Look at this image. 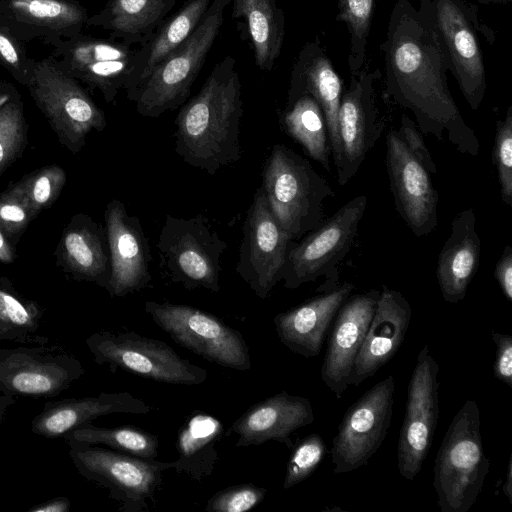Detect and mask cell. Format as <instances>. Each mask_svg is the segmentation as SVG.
<instances>
[{
  "mask_svg": "<svg viewBox=\"0 0 512 512\" xmlns=\"http://www.w3.org/2000/svg\"><path fill=\"white\" fill-rule=\"evenodd\" d=\"M386 88L401 107L410 110L423 135L448 142L461 154L477 156L480 142L450 93L447 64L429 0L416 10L399 0L391 14L387 40Z\"/></svg>",
  "mask_w": 512,
  "mask_h": 512,
  "instance_id": "1",
  "label": "cell"
},
{
  "mask_svg": "<svg viewBox=\"0 0 512 512\" xmlns=\"http://www.w3.org/2000/svg\"><path fill=\"white\" fill-rule=\"evenodd\" d=\"M241 83L235 59L218 62L199 92L181 106L175 125V151L185 163L214 175L241 157Z\"/></svg>",
  "mask_w": 512,
  "mask_h": 512,
  "instance_id": "2",
  "label": "cell"
},
{
  "mask_svg": "<svg viewBox=\"0 0 512 512\" xmlns=\"http://www.w3.org/2000/svg\"><path fill=\"white\" fill-rule=\"evenodd\" d=\"M480 409L467 400L448 426L437 451L433 487L441 512H468L489 472L481 431Z\"/></svg>",
  "mask_w": 512,
  "mask_h": 512,
  "instance_id": "3",
  "label": "cell"
},
{
  "mask_svg": "<svg viewBox=\"0 0 512 512\" xmlns=\"http://www.w3.org/2000/svg\"><path fill=\"white\" fill-rule=\"evenodd\" d=\"M262 187L272 213L292 241L322 224L323 203L335 195L306 158L283 144L271 150Z\"/></svg>",
  "mask_w": 512,
  "mask_h": 512,
  "instance_id": "4",
  "label": "cell"
},
{
  "mask_svg": "<svg viewBox=\"0 0 512 512\" xmlns=\"http://www.w3.org/2000/svg\"><path fill=\"white\" fill-rule=\"evenodd\" d=\"M230 3L231 0H212L192 34L127 96L135 103L140 115L156 118L185 104L220 32L225 9Z\"/></svg>",
  "mask_w": 512,
  "mask_h": 512,
  "instance_id": "5",
  "label": "cell"
},
{
  "mask_svg": "<svg viewBox=\"0 0 512 512\" xmlns=\"http://www.w3.org/2000/svg\"><path fill=\"white\" fill-rule=\"evenodd\" d=\"M367 206V197L348 201L316 229L292 243L282 270L284 287L296 289L324 277L316 291L323 293L339 285L338 266L350 251Z\"/></svg>",
  "mask_w": 512,
  "mask_h": 512,
  "instance_id": "6",
  "label": "cell"
},
{
  "mask_svg": "<svg viewBox=\"0 0 512 512\" xmlns=\"http://www.w3.org/2000/svg\"><path fill=\"white\" fill-rule=\"evenodd\" d=\"M227 247L202 215H166L157 242L160 266L173 282L215 293L220 291L221 257Z\"/></svg>",
  "mask_w": 512,
  "mask_h": 512,
  "instance_id": "7",
  "label": "cell"
},
{
  "mask_svg": "<svg viewBox=\"0 0 512 512\" xmlns=\"http://www.w3.org/2000/svg\"><path fill=\"white\" fill-rule=\"evenodd\" d=\"M69 456L85 479L108 490L124 512H142L155 501L171 462L147 460L98 445L68 443Z\"/></svg>",
  "mask_w": 512,
  "mask_h": 512,
  "instance_id": "8",
  "label": "cell"
},
{
  "mask_svg": "<svg viewBox=\"0 0 512 512\" xmlns=\"http://www.w3.org/2000/svg\"><path fill=\"white\" fill-rule=\"evenodd\" d=\"M86 345L99 365L121 369L157 382L199 385L207 372L181 357L165 342L133 331H99L86 339Z\"/></svg>",
  "mask_w": 512,
  "mask_h": 512,
  "instance_id": "9",
  "label": "cell"
},
{
  "mask_svg": "<svg viewBox=\"0 0 512 512\" xmlns=\"http://www.w3.org/2000/svg\"><path fill=\"white\" fill-rule=\"evenodd\" d=\"M144 307L153 322L179 346L226 368H251L242 334L215 315L185 304L147 301Z\"/></svg>",
  "mask_w": 512,
  "mask_h": 512,
  "instance_id": "10",
  "label": "cell"
},
{
  "mask_svg": "<svg viewBox=\"0 0 512 512\" xmlns=\"http://www.w3.org/2000/svg\"><path fill=\"white\" fill-rule=\"evenodd\" d=\"M27 85L59 141L70 152L78 153L92 130L105 129L103 111L71 76L49 61L35 65Z\"/></svg>",
  "mask_w": 512,
  "mask_h": 512,
  "instance_id": "11",
  "label": "cell"
},
{
  "mask_svg": "<svg viewBox=\"0 0 512 512\" xmlns=\"http://www.w3.org/2000/svg\"><path fill=\"white\" fill-rule=\"evenodd\" d=\"M394 393V377L389 375L347 409L330 450L335 474L367 465L378 451L391 424Z\"/></svg>",
  "mask_w": 512,
  "mask_h": 512,
  "instance_id": "12",
  "label": "cell"
},
{
  "mask_svg": "<svg viewBox=\"0 0 512 512\" xmlns=\"http://www.w3.org/2000/svg\"><path fill=\"white\" fill-rule=\"evenodd\" d=\"M85 374L81 361L57 345L0 348V392L53 398Z\"/></svg>",
  "mask_w": 512,
  "mask_h": 512,
  "instance_id": "13",
  "label": "cell"
},
{
  "mask_svg": "<svg viewBox=\"0 0 512 512\" xmlns=\"http://www.w3.org/2000/svg\"><path fill=\"white\" fill-rule=\"evenodd\" d=\"M439 371L428 345H424L408 383L397 445L398 471L406 480H413L420 473L433 442L440 411Z\"/></svg>",
  "mask_w": 512,
  "mask_h": 512,
  "instance_id": "14",
  "label": "cell"
},
{
  "mask_svg": "<svg viewBox=\"0 0 512 512\" xmlns=\"http://www.w3.org/2000/svg\"><path fill=\"white\" fill-rule=\"evenodd\" d=\"M146 46H129L116 40L80 37L64 54L69 76L98 89L107 103H115L121 90L127 96L137 87Z\"/></svg>",
  "mask_w": 512,
  "mask_h": 512,
  "instance_id": "15",
  "label": "cell"
},
{
  "mask_svg": "<svg viewBox=\"0 0 512 512\" xmlns=\"http://www.w3.org/2000/svg\"><path fill=\"white\" fill-rule=\"evenodd\" d=\"M293 242L272 213L263 187H259L243 225L236 272L260 299H266L281 281Z\"/></svg>",
  "mask_w": 512,
  "mask_h": 512,
  "instance_id": "16",
  "label": "cell"
},
{
  "mask_svg": "<svg viewBox=\"0 0 512 512\" xmlns=\"http://www.w3.org/2000/svg\"><path fill=\"white\" fill-rule=\"evenodd\" d=\"M377 75L376 72L366 70L353 73L350 85L341 97L338 128L342 159L336 170L337 181L341 186L356 175L385 128L374 87Z\"/></svg>",
  "mask_w": 512,
  "mask_h": 512,
  "instance_id": "17",
  "label": "cell"
},
{
  "mask_svg": "<svg viewBox=\"0 0 512 512\" xmlns=\"http://www.w3.org/2000/svg\"><path fill=\"white\" fill-rule=\"evenodd\" d=\"M386 168L396 211L416 237L430 234L438 223V193L395 129L386 135Z\"/></svg>",
  "mask_w": 512,
  "mask_h": 512,
  "instance_id": "18",
  "label": "cell"
},
{
  "mask_svg": "<svg viewBox=\"0 0 512 512\" xmlns=\"http://www.w3.org/2000/svg\"><path fill=\"white\" fill-rule=\"evenodd\" d=\"M430 11L445 55L469 106H480L486 77L479 42L463 5L457 0H429Z\"/></svg>",
  "mask_w": 512,
  "mask_h": 512,
  "instance_id": "19",
  "label": "cell"
},
{
  "mask_svg": "<svg viewBox=\"0 0 512 512\" xmlns=\"http://www.w3.org/2000/svg\"><path fill=\"white\" fill-rule=\"evenodd\" d=\"M105 224L111 265L106 290L112 297H123L145 288L152 278V256L140 219L113 199L105 210Z\"/></svg>",
  "mask_w": 512,
  "mask_h": 512,
  "instance_id": "20",
  "label": "cell"
},
{
  "mask_svg": "<svg viewBox=\"0 0 512 512\" xmlns=\"http://www.w3.org/2000/svg\"><path fill=\"white\" fill-rule=\"evenodd\" d=\"M380 290L350 295L338 310L321 366V379L337 399L348 386L354 363L374 315Z\"/></svg>",
  "mask_w": 512,
  "mask_h": 512,
  "instance_id": "21",
  "label": "cell"
},
{
  "mask_svg": "<svg viewBox=\"0 0 512 512\" xmlns=\"http://www.w3.org/2000/svg\"><path fill=\"white\" fill-rule=\"evenodd\" d=\"M408 300L382 286L374 315L354 363L351 384L359 386L388 363L401 347L411 321Z\"/></svg>",
  "mask_w": 512,
  "mask_h": 512,
  "instance_id": "22",
  "label": "cell"
},
{
  "mask_svg": "<svg viewBox=\"0 0 512 512\" xmlns=\"http://www.w3.org/2000/svg\"><path fill=\"white\" fill-rule=\"evenodd\" d=\"M315 420L308 398L281 391L251 406L231 425L229 432L238 436L235 446L261 445L277 441L291 449V435Z\"/></svg>",
  "mask_w": 512,
  "mask_h": 512,
  "instance_id": "23",
  "label": "cell"
},
{
  "mask_svg": "<svg viewBox=\"0 0 512 512\" xmlns=\"http://www.w3.org/2000/svg\"><path fill=\"white\" fill-rule=\"evenodd\" d=\"M302 94L311 95L323 111L332 161L337 170L342 159L338 112L343 84L318 41L307 43L302 48L292 69L287 101Z\"/></svg>",
  "mask_w": 512,
  "mask_h": 512,
  "instance_id": "24",
  "label": "cell"
},
{
  "mask_svg": "<svg viewBox=\"0 0 512 512\" xmlns=\"http://www.w3.org/2000/svg\"><path fill=\"white\" fill-rule=\"evenodd\" d=\"M354 289V284L344 282L331 291L278 313L273 322L281 343L306 358L319 355L338 310Z\"/></svg>",
  "mask_w": 512,
  "mask_h": 512,
  "instance_id": "25",
  "label": "cell"
},
{
  "mask_svg": "<svg viewBox=\"0 0 512 512\" xmlns=\"http://www.w3.org/2000/svg\"><path fill=\"white\" fill-rule=\"evenodd\" d=\"M151 407L131 393L101 392L97 396L47 401L31 430L45 438L63 437L74 428L113 413L147 414Z\"/></svg>",
  "mask_w": 512,
  "mask_h": 512,
  "instance_id": "26",
  "label": "cell"
},
{
  "mask_svg": "<svg viewBox=\"0 0 512 512\" xmlns=\"http://www.w3.org/2000/svg\"><path fill=\"white\" fill-rule=\"evenodd\" d=\"M480 256L481 241L476 231V217L473 208H468L452 220L450 236L438 256L436 278L447 303L456 304L465 298L478 270Z\"/></svg>",
  "mask_w": 512,
  "mask_h": 512,
  "instance_id": "27",
  "label": "cell"
},
{
  "mask_svg": "<svg viewBox=\"0 0 512 512\" xmlns=\"http://www.w3.org/2000/svg\"><path fill=\"white\" fill-rule=\"evenodd\" d=\"M104 231L89 216L78 214L66 227L57 249L62 267L79 280L107 289L110 254Z\"/></svg>",
  "mask_w": 512,
  "mask_h": 512,
  "instance_id": "28",
  "label": "cell"
},
{
  "mask_svg": "<svg viewBox=\"0 0 512 512\" xmlns=\"http://www.w3.org/2000/svg\"><path fill=\"white\" fill-rule=\"evenodd\" d=\"M177 0H110L89 22L110 32L112 40L145 46L167 19Z\"/></svg>",
  "mask_w": 512,
  "mask_h": 512,
  "instance_id": "29",
  "label": "cell"
},
{
  "mask_svg": "<svg viewBox=\"0 0 512 512\" xmlns=\"http://www.w3.org/2000/svg\"><path fill=\"white\" fill-rule=\"evenodd\" d=\"M222 434L223 425L217 418L193 412L179 429L176 441L178 458L171 462V468L196 481L207 478L219 459L216 445Z\"/></svg>",
  "mask_w": 512,
  "mask_h": 512,
  "instance_id": "30",
  "label": "cell"
},
{
  "mask_svg": "<svg viewBox=\"0 0 512 512\" xmlns=\"http://www.w3.org/2000/svg\"><path fill=\"white\" fill-rule=\"evenodd\" d=\"M232 18L241 20L251 42L257 67L269 72L284 40V13L276 0H231Z\"/></svg>",
  "mask_w": 512,
  "mask_h": 512,
  "instance_id": "31",
  "label": "cell"
},
{
  "mask_svg": "<svg viewBox=\"0 0 512 512\" xmlns=\"http://www.w3.org/2000/svg\"><path fill=\"white\" fill-rule=\"evenodd\" d=\"M285 132L298 142L307 154L331 171V145L324 114L317 101L309 94L287 101L281 116Z\"/></svg>",
  "mask_w": 512,
  "mask_h": 512,
  "instance_id": "32",
  "label": "cell"
},
{
  "mask_svg": "<svg viewBox=\"0 0 512 512\" xmlns=\"http://www.w3.org/2000/svg\"><path fill=\"white\" fill-rule=\"evenodd\" d=\"M44 311L35 301L24 298L6 278H0V341L22 344L46 343L37 335Z\"/></svg>",
  "mask_w": 512,
  "mask_h": 512,
  "instance_id": "33",
  "label": "cell"
},
{
  "mask_svg": "<svg viewBox=\"0 0 512 512\" xmlns=\"http://www.w3.org/2000/svg\"><path fill=\"white\" fill-rule=\"evenodd\" d=\"M211 2L212 0H188L175 15L163 22L152 40L145 45V62L138 85L192 34Z\"/></svg>",
  "mask_w": 512,
  "mask_h": 512,
  "instance_id": "34",
  "label": "cell"
},
{
  "mask_svg": "<svg viewBox=\"0 0 512 512\" xmlns=\"http://www.w3.org/2000/svg\"><path fill=\"white\" fill-rule=\"evenodd\" d=\"M62 438L67 443L103 445L147 460H155L158 456V437L131 426L103 428L89 422L74 428Z\"/></svg>",
  "mask_w": 512,
  "mask_h": 512,
  "instance_id": "35",
  "label": "cell"
},
{
  "mask_svg": "<svg viewBox=\"0 0 512 512\" xmlns=\"http://www.w3.org/2000/svg\"><path fill=\"white\" fill-rule=\"evenodd\" d=\"M16 19L49 29L81 26L86 20L82 7L61 0H10Z\"/></svg>",
  "mask_w": 512,
  "mask_h": 512,
  "instance_id": "36",
  "label": "cell"
},
{
  "mask_svg": "<svg viewBox=\"0 0 512 512\" xmlns=\"http://www.w3.org/2000/svg\"><path fill=\"white\" fill-rule=\"evenodd\" d=\"M65 183L66 172L58 165H50L29 174L13 188L36 217L55 202Z\"/></svg>",
  "mask_w": 512,
  "mask_h": 512,
  "instance_id": "37",
  "label": "cell"
},
{
  "mask_svg": "<svg viewBox=\"0 0 512 512\" xmlns=\"http://www.w3.org/2000/svg\"><path fill=\"white\" fill-rule=\"evenodd\" d=\"M337 3V18L347 24L351 35L349 67L355 73L364 62L375 0H337Z\"/></svg>",
  "mask_w": 512,
  "mask_h": 512,
  "instance_id": "38",
  "label": "cell"
},
{
  "mask_svg": "<svg viewBox=\"0 0 512 512\" xmlns=\"http://www.w3.org/2000/svg\"><path fill=\"white\" fill-rule=\"evenodd\" d=\"M283 481L285 490L308 478L323 461L327 447L322 436L311 433L292 448Z\"/></svg>",
  "mask_w": 512,
  "mask_h": 512,
  "instance_id": "39",
  "label": "cell"
},
{
  "mask_svg": "<svg viewBox=\"0 0 512 512\" xmlns=\"http://www.w3.org/2000/svg\"><path fill=\"white\" fill-rule=\"evenodd\" d=\"M492 162L496 169L501 199L512 206V106L503 120L496 123Z\"/></svg>",
  "mask_w": 512,
  "mask_h": 512,
  "instance_id": "40",
  "label": "cell"
},
{
  "mask_svg": "<svg viewBox=\"0 0 512 512\" xmlns=\"http://www.w3.org/2000/svg\"><path fill=\"white\" fill-rule=\"evenodd\" d=\"M25 140L22 109L16 102H7L0 111V174L20 155Z\"/></svg>",
  "mask_w": 512,
  "mask_h": 512,
  "instance_id": "41",
  "label": "cell"
},
{
  "mask_svg": "<svg viewBox=\"0 0 512 512\" xmlns=\"http://www.w3.org/2000/svg\"><path fill=\"white\" fill-rule=\"evenodd\" d=\"M267 490L254 484L227 487L215 493L206 503L208 512H246L256 507Z\"/></svg>",
  "mask_w": 512,
  "mask_h": 512,
  "instance_id": "42",
  "label": "cell"
},
{
  "mask_svg": "<svg viewBox=\"0 0 512 512\" xmlns=\"http://www.w3.org/2000/svg\"><path fill=\"white\" fill-rule=\"evenodd\" d=\"M35 218L23 198L13 187L0 195V229L15 236Z\"/></svg>",
  "mask_w": 512,
  "mask_h": 512,
  "instance_id": "43",
  "label": "cell"
},
{
  "mask_svg": "<svg viewBox=\"0 0 512 512\" xmlns=\"http://www.w3.org/2000/svg\"><path fill=\"white\" fill-rule=\"evenodd\" d=\"M402 140L419 160V162L426 168L430 174H435L437 169L423 138V134L419 131L417 125L407 115L401 118V125L397 130Z\"/></svg>",
  "mask_w": 512,
  "mask_h": 512,
  "instance_id": "44",
  "label": "cell"
},
{
  "mask_svg": "<svg viewBox=\"0 0 512 512\" xmlns=\"http://www.w3.org/2000/svg\"><path fill=\"white\" fill-rule=\"evenodd\" d=\"M491 338L496 346L493 375L512 388V337L492 330Z\"/></svg>",
  "mask_w": 512,
  "mask_h": 512,
  "instance_id": "45",
  "label": "cell"
},
{
  "mask_svg": "<svg viewBox=\"0 0 512 512\" xmlns=\"http://www.w3.org/2000/svg\"><path fill=\"white\" fill-rule=\"evenodd\" d=\"M494 277L504 297L512 302V248L506 245L494 270Z\"/></svg>",
  "mask_w": 512,
  "mask_h": 512,
  "instance_id": "46",
  "label": "cell"
},
{
  "mask_svg": "<svg viewBox=\"0 0 512 512\" xmlns=\"http://www.w3.org/2000/svg\"><path fill=\"white\" fill-rule=\"evenodd\" d=\"M0 61L12 71H20L21 53L16 42L0 29Z\"/></svg>",
  "mask_w": 512,
  "mask_h": 512,
  "instance_id": "47",
  "label": "cell"
},
{
  "mask_svg": "<svg viewBox=\"0 0 512 512\" xmlns=\"http://www.w3.org/2000/svg\"><path fill=\"white\" fill-rule=\"evenodd\" d=\"M71 502L65 496L54 497L28 509V512H69Z\"/></svg>",
  "mask_w": 512,
  "mask_h": 512,
  "instance_id": "48",
  "label": "cell"
},
{
  "mask_svg": "<svg viewBox=\"0 0 512 512\" xmlns=\"http://www.w3.org/2000/svg\"><path fill=\"white\" fill-rule=\"evenodd\" d=\"M14 260V252L5 234L0 229V261L3 263H11Z\"/></svg>",
  "mask_w": 512,
  "mask_h": 512,
  "instance_id": "49",
  "label": "cell"
},
{
  "mask_svg": "<svg viewBox=\"0 0 512 512\" xmlns=\"http://www.w3.org/2000/svg\"><path fill=\"white\" fill-rule=\"evenodd\" d=\"M502 489L510 504H512V454H510L508 459L505 481Z\"/></svg>",
  "mask_w": 512,
  "mask_h": 512,
  "instance_id": "50",
  "label": "cell"
},
{
  "mask_svg": "<svg viewBox=\"0 0 512 512\" xmlns=\"http://www.w3.org/2000/svg\"><path fill=\"white\" fill-rule=\"evenodd\" d=\"M16 403L14 396L1 394L0 395V426L4 420L6 411Z\"/></svg>",
  "mask_w": 512,
  "mask_h": 512,
  "instance_id": "51",
  "label": "cell"
},
{
  "mask_svg": "<svg viewBox=\"0 0 512 512\" xmlns=\"http://www.w3.org/2000/svg\"><path fill=\"white\" fill-rule=\"evenodd\" d=\"M9 101V95L0 93V111L2 107Z\"/></svg>",
  "mask_w": 512,
  "mask_h": 512,
  "instance_id": "52",
  "label": "cell"
},
{
  "mask_svg": "<svg viewBox=\"0 0 512 512\" xmlns=\"http://www.w3.org/2000/svg\"><path fill=\"white\" fill-rule=\"evenodd\" d=\"M480 1V0H479ZM489 1V0H488ZM493 1H497V0H493ZM501 1H505V0H501ZM509 1V0H508Z\"/></svg>",
  "mask_w": 512,
  "mask_h": 512,
  "instance_id": "53",
  "label": "cell"
}]
</instances>
